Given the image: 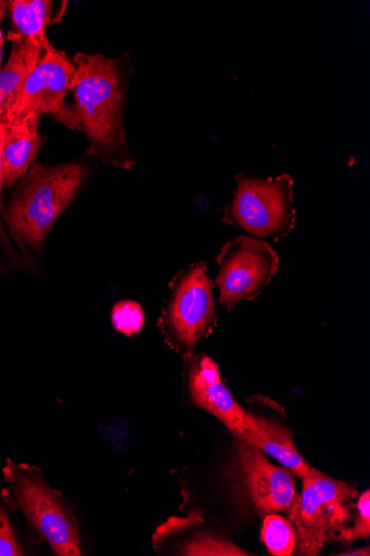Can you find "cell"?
I'll return each mask as SVG.
<instances>
[{
	"label": "cell",
	"instance_id": "obj_1",
	"mask_svg": "<svg viewBox=\"0 0 370 556\" xmlns=\"http://www.w3.org/2000/svg\"><path fill=\"white\" fill-rule=\"evenodd\" d=\"M73 63L77 70L74 103L62 109L58 122L85 135L90 153L103 164L131 169L136 161L124 123L128 64L82 53H77Z\"/></svg>",
	"mask_w": 370,
	"mask_h": 556
},
{
	"label": "cell",
	"instance_id": "obj_2",
	"mask_svg": "<svg viewBox=\"0 0 370 556\" xmlns=\"http://www.w3.org/2000/svg\"><path fill=\"white\" fill-rule=\"evenodd\" d=\"M87 177V167L34 165L4 210L5 220L23 248L38 249L73 204Z\"/></svg>",
	"mask_w": 370,
	"mask_h": 556
},
{
	"label": "cell",
	"instance_id": "obj_3",
	"mask_svg": "<svg viewBox=\"0 0 370 556\" xmlns=\"http://www.w3.org/2000/svg\"><path fill=\"white\" fill-rule=\"evenodd\" d=\"M2 497L23 515L36 535L60 556L82 555L79 523L62 493L51 488L42 471L8 459L3 468Z\"/></svg>",
	"mask_w": 370,
	"mask_h": 556
},
{
	"label": "cell",
	"instance_id": "obj_4",
	"mask_svg": "<svg viewBox=\"0 0 370 556\" xmlns=\"http://www.w3.org/2000/svg\"><path fill=\"white\" fill-rule=\"evenodd\" d=\"M302 480L301 494L294 497L288 519L296 531L298 553L314 556L350 528L349 504L358 491L312 468Z\"/></svg>",
	"mask_w": 370,
	"mask_h": 556
},
{
	"label": "cell",
	"instance_id": "obj_5",
	"mask_svg": "<svg viewBox=\"0 0 370 556\" xmlns=\"http://www.w3.org/2000/svg\"><path fill=\"white\" fill-rule=\"evenodd\" d=\"M234 198L224 210V223L251 237L279 241L295 227L294 180L288 174L261 179L238 175Z\"/></svg>",
	"mask_w": 370,
	"mask_h": 556
},
{
	"label": "cell",
	"instance_id": "obj_6",
	"mask_svg": "<svg viewBox=\"0 0 370 556\" xmlns=\"http://www.w3.org/2000/svg\"><path fill=\"white\" fill-rule=\"evenodd\" d=\"M164 315L169 342L189 355L217 321L215 288L204 263L192 265L171 282Z\"/></svg>",
	"mask_w": 370,
	"mask_h": 556
},
{
	"label": "cell",
	"instance_id": "obj_7",
	"mask_svg": "<svg viewBox=\"0 0 370 556\" xmlns=\"http://www.w3.org/2000/svg\"><path fill=\"white\" fill-rule=\"evenodd\" d=\"M217 262L220 270L215 283L220 290L219 302L229 311L240 301L258 296L279 269L277 251L266 241L251 236L228 241Z\"/></svg>",
	"mask_w": 370,
	"mask_h": 556
},
{
	"label": "cell",
	"instance_id": "obj_8",
	"mask_svg": "<svg viewBox=\"0 0 370 556\" xmlns=\"http://www.w3.org/2000/svg\"><path fill=\"white\" fill-rule=\"evenodd\" d=\"M76 79V66L67 54L48 46L2 121L9 126L28 114L58 116Z\"/></svg>",
	"mask_w": 370,
	"mask_h": 556
},
{
	"label": "cell",
	"instance_id": "obj_9",
	"mask_svg": "<svg viewBox=\"0 0 370 556\" xmlns=\"http://www.w3.org/2000/svg\"><path fill=\"white\" fill-rule=\"evenodd\" d=\"M234 437L235 470L240 489L247 502L264 516L289 513L296 488L292 473L268 462L263 452L245 438Z\"/></svg>",
	"mask_w": 370,
	"mask_h": 556
},
{
	"label": "cell",
	"instance_id": "obj_10",
	"mask_svg": "<svg viewBox=\"0 0 370 556\" xmlns=\"http://www.w3.org/2000/svg\"><path fill=\"white\" fill-rule=\"evenodd\" d=\"M187 376L188 391L195 406L218 418L233 435H242L245 410L224 382L218 365L201 355L192 359Z\"/></svg>",
	"mask_w": 370,
	"mask_h": 556
},
{
	"label": "cell",
	"instance_id": "obj_11",
	"mask_svg": "<svg viewBox=\"0 0 370 556\" xmlns=\"http://www.w3.org/2000/svg\"><path fill=\"white\" fill-rule=\"evenodd\" d=\"M245 430L241 435L263 453L278 460L294 475L304 478L311 467L297 451L292 433L279 422L244 412ZM235 435V434H234Z\"/></svg>",
	"mask_w": 370,
	"mask_h": 556
},
{
	"label": "cell",
	"instance_id": "obj_12",
	"mask_svg": "<svg viewBox=\"0 0 370 556\" xmlns=\"http://www.w3.org/2000/svg\"><path fill=\"white\" fill-rule=\"evenodd\" d=\"M40 116L28 114L9 125L4 146V186L12 187L35 165L42 137Z\"/></svg>",
	"mask_w": 370,
	"mask_h": 556
},
{
	"label": "cell",
	"instance_id": "obj_13",
	"mask_svg": "<svg viewBox=\"0 0 370 556\" xmlns=\"http://www.w3.org/2000/svg\"><path fill=\"white\" fill-rule=\"evenodd\" d=\"M12 54L7 65L0 68V119L17 99L23 86L38 64L43 49L28 42L17 33H10Z\"/></svg>",
	"mask_w": 370,
	"mask_h": 556
},
{
	"label": "cell",
	"instance_id": "obj_14",
	"mask_svg": "<svg viewBox=\"0 0 370 556\" xmlns=\"http://www.w3.org/2000/svg\"><path fill=\"white\" fill-rule=\"evenodd\" d=\"M8 10L11 12L17 30L15 33L43 50L51 45L47 38L46 28L50 22L52 2L49 0H11L8 2Z\"/></svg>",
	"mask_w": 370,
	"mask_h": 556
},
{
	"label": "cell",
	"instance_id": "obj_15",
	"mask_svg": "<svg viewBox=\"0 0 370 556\" xmlns=\"http://www.w3.org/2000/svg\"><path fill=\"white\" fill-rule=\"evenodd\" d=\"M261 541L271 554L290 556L296 547V531L289 519L277 514L267 515L263 521Z\"/></svg>",
	"mask_w": 370,
	"mask_h": 556
},
{
	"label": "cell",
	"instance_id": "obj_16",
	"mask_svg": "<svg viewBox=\"0 0 370 556\" xmlns=\"http://www.w3.org/2000/svg\"><path fill=\"white\" fill-rule=\"evenodd\" d=\"M179 555L190 556H246V551L231 541L207 532L196 533L187 540L178 551Z\"/></svg>",
	"mask_w": 370,
	"mask_h": 556
},
{
	"label": "cell",
	"instance_id": "obj_17",
	"mask_svg": "<svg viewBox=\"0 0 370 556\" xmlns=\"http://www.w3.org/2000/svg\"><path fill=\"white\" fill-rule=\"evenodd\" d=\"M112 323L114 328L128 337L139 333L145 324V316L137 302L120 301L112 312Z\"/></svg>",
	"mask_w": 370,
	"mask_h": 556
},
{
	"label": "cell",
	"instance_id": "obj_18",
	"mask_svg": "<svg viewBox=\"0 0 370 556\" xmlns=\"http://www.w3.org/2000/svg\"><path fill=\"white\" fill-rule=\"evenodd\" d=\"M27 555L20 535L4 507H0V556Z\"/></svg>",
	"mask_w": 370,
	"mask_h": 556
},
{
	"label": "cell",
	"instance_id": "obj_19",
	"mask_svg": "<svg viewBox=\"0 0 370 556\" xmlns=\"http://www.w3.org/2000/svg\"><path fill=\"white\" fill-rule=\"evenodd\" d=\"M357 519L353 528L347 529L341 536L342 542H353L370 535V492L366 490L357 503Z\"/></svg>",
	"mask_w": 370,
	"mask_h": 556
},
{
	"label": "cell",
	"instance_id": "obj_20",
	"mask_svg": "<svg viewBox=\"0 0 370 556\" xmlns=\"http://www.w3.org/2000/svg\"><path fill=\"white\" fill-rule=\"evenodd\" d=\"M9 126L2 119H0V202H2V192L4 186V146L8 135ZM2 211V208H0ZM0 233L4 237V230L2 227V220H0Z\"/></svg>",
	"mask_w": 370,
	"mask_h": 556
},
{
	"label": "cell",
	"instance_id": "obj_21",
	"mask_svg": "<svg viewBox=\"0 0 370 556\" xmlns=\"http://www.w3.org/2000/svg\"><path fill=\"white\" fill-rule=\"evenodd\" d=\"M8 12V2L0 0V25H2ZM5 38L3 36L2 28H0V68H2V62L4 56Z\"/></svg>",
	"mask_w": 370,
	"mask_h": 556
},
{
	"label": "cell",
	"instance_id": "obj_22",
	"mask_svg": "<svg viewBox=\"0 0 370 556\" xmlns=\"http://www.w3.org/2000/svg\"><path fill=\"white\" fill-rule=\"evenodd\" d=\"M333 555H344V556H369L370 555V549L369 547H365V548H360V549H355V551H349V552H344V553H337V554H333Z\"/></svg>",
	"mask_w": 370,
	"mask_h": 556
}]
</instances>
